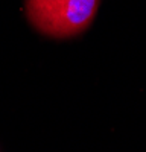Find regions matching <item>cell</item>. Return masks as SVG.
I'll return each mask as SVG.
<instances>
[{
  "label": "cell",
  "instance_id": "6da1fadb",
  "mask_svg": "<svg viewBox=\"0 0 146 152\" xmlns=\"http://www.w3.org/2000/svg\"><path fill=\"white\" fill-rule=\"evenodd\" d=\"M101 0H26L32 26L52 38L79 35L94 20Z\"/></svg>",
  "mask_w": 146,
  "mask_h": 152
}]
</instances>
